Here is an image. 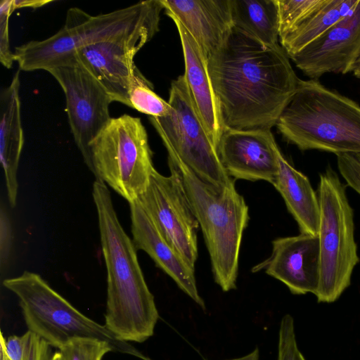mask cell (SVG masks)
<instances>
[{
    "label": "cell",
    "instance_id": "6da1fadb",
    "mask_svg": "<svg viewBox=\"0 0 360 360\" xmlns=\"http://www.w3.org/2000/svg\"><path fill=\"white\" fill-rule=\"evenodd\" d=\"M281 46H269L233 27L208 58V71L225 129L276 125L300 79Z\"/></svg>",
    "mask_w": 360,
    "mask_h": 360
},
{
    "label": "cell",
    "instance_id": "7a4b0ae2",
    "mask_svg": "<svg viewBox=\"0 0 360 360\" xmlns=\"http://www.w3.org/2000/svg\"><path fill=\"white\" fill-rule=\"evenodd\" d=\"M107 269L105 326L118 339L143 342L153 335L159 314L139 265L134 243L122 228L106 184L92 189Z\"/></svg>",
    "mask_w": 360,
    "mask_h": 360
},
{
    "label": "cell",
    "instance_id": "3957f363",
    "mask_svg": "<svg viewBox=\"0 0 360 360\" xmlns=\"http://www.w3.org/2000/svg\"><path fill=\"white\" fill-rule=\"evenodd\" d=\"M276 126L302 151L360 153V105L318 79H300Z\"/></svg>",
    "mask_w": 360,
    "mask_h": 360
},
{
    "label": "cell",
    "instance_id": "277c9868",
    "mask_svg": "<svg viewBox=\"0 0 360 360\" xmlns=\"http://www.w3.org/2000/svg\"><path fill=\"white\" fill-rule=\"evenodd\" d=\"M168 153V163L178 171L198 221L211 261L214 281L224 292L236 288L243 232L249 221V209L234 183L222 188L204 180Z\"/></svg>",
    "mask_w": 360,
    "mask_h": 360
},
{
    "label": "cell",
    "instance_id": "5b68a950",
    "mask_svg": "<svg viewBox=\"0 0 360 360\" xmlns=\"http://www.w3.org/2000/svg\"><path fill=\"white\" fill-rule=\"evenodd\" d=\"M160 0H148L108 13L91 15L77 7L67 11L64 25L43 40H32L15 48L19 70L26 72L70 63L79 49L115 39L146 29L159 30Z\"/></svg>",
    "mask_w": 360,
    "mask_h": 360
},
{
    "label": "cell",
    "instance_id": "8992f818",
    "mask_svg": "<svg viewBox=\"0 0 360 360\" xmlns=\"http://www.w3.org/2000/svg\"><path fill=\"white\" fill-rule=\"evenodd\" d=\"M319 283L315 295L319 302L338 300L351 283L359 262L354 237V214L346 189L328 166L319 176Z\"/></svg>",
    "mask_w": 360,
    "mask_h": 360
},
{
    "label": "cell",
    "instance_id": "52a82bcc",
    "mask_svg": "<svg viewBox=\"0 0 360 360\" xmlns=\"http://www.w3.org/2000/svg\"><path fill=\"white\" fill-rule=\"evenodd\" d=\"M3 284L18 297L29 330L50 345L59 349L74 338H89L109 343L113 352L152 360L128 342L118 339L105 326L82 314L39 274L24 271L5 279Z\"/></svg>",
    "mask_w": 360,
    "mask_h": 360
},
{
    "label": "cell",
    "instance_id": "ba28073f",
    "mask_svg": "<svg viewBox=\"0 0 360 360\" xmlns=\"http://www.w3.org/2000/svg\"><path fill=\"white\" fill-rule=\"evenodd\" d=\"M86 165L129 203L146 189L155 169L148 134L139 117H112L90 143Z\"/></svg>",
    "mask_w": 360,
    "mask_h": 360
},
{
    "label": "cell",
    "instance_id": "9c48e42d",
    "mask_svg": "<svg viewBox=\"0 0 360 360\" xmlns=\"http://www.w3.org/2000/svg\"><path fill=\"white\" fill-rule=\"evenodd\" d=\"M168 103V115L148 118L167 152L219 188L233 184L197 113L184 75L172 82Z\"/></svg>",
    "mask_w": 360,
    "mask_h": 360
},
{
    "label": "cell",
    "instance_id": "30bf717a",
    "mask_svg": "<svg viewBox=\"0 0 360 360\" xmlns=\"http://www.w3.org/2000/svg\"><path fill=\"white\" fill-rule=\"evenodd\" d=\"M168 165L169 176L153 170L146 189L136 200L164 239L195 269L200 225L178 171Z\"/></svg>",
    "mask_w": 360,
    "mask_h": 360
},
{
    "label": "cell",
    "instance_id": "8fae6325",
    "mask_svg": "<svg viewBox=\"0 0 360 360\" xmlns=\"http://www.w3.org/2000/svg\"><path fill=\"white\" fill-rule=\"evenodd\" d=\"M47 72L64 93L70 131L86 164L90 143L112 119L109 106L113 101L98 80L75 60Z\"/></svg>",
    "mask_w": 360,
    "mask_h": 360
},
{
    "label": "cell",
    "instance_id": "7c38bea8",
    "mask_svg": "<svg viewBox=\"0 0 360 360\" xmlns=\"http://www.w3.org/2000/svg\"><path fill=\"white\" fill-rule=\"evenodd\" d=\"M146 29L126 37L82 47L74 56L103 86L113 102L128 107L129 91L136 65L134 58L158 32Z\"/></svg>",
    "mask_w": 360,
    "mask_h": 360
},
{
    "label": "cell",
    "instance_id": "4fadbf2b",
    "mask_svg": "<svg viewBox=\"0 0 360 360\" xmlns=\"http://www.w3.org/2000/svg\"><path fill=\"white\" fill-rule=\"evenodd\" d=\"M360 58V0L342 20L290 58L310 79L352 72Z\"/></svg>",
    "mask_w": 360,
    "mask_h": 360
},
{
    "label": "cell",
    "instance_id": "5bb4252c",
    "mask_svg": "<svg viewBox=\"0 0 360 360\" xmlns=\"http://www.w3.org/2000/svg\"><path fill=\"white\" fill-rule=\"evenodd\" d=\"M278 150L269 129H225L219 146L221 162L229 176L270 184L278 173Z\"/></svg>",
    "mask_w": 360,
    "mask_h": 360
},
{
    "label": "cell",
    "instance_id": "9a60e30c",
    "mask_svg": "<svg viewBox=\"0 0 360 360\" xmlns=\"http://www.w3.org/2000/svg\"><path fill=\"white\" fill-rule=\"evenodd\" d=\"M262 270L284 283L294 295L315 294L319 283L318 236L300 233L276 238L270 256L252 271Z\"/></svg>",
    "mask_w": 360,
    "mask_h": 360
},
{
    "label": "cell",
    "instance_id": "2e32d148",
    "mask_svg": "<svg viewBox=\"0 0 360 360\" xmlns=\"http://www.w3.org/2000/svg\"><path fill=\"white\" fill-rule=\"evenodd\" d=\"M174 22L181 43L185 73L184 74L193 105L214 146H219L225 130L218 98L208 71V59L185 27L175 17L167 15Z\"/></svg>",
    "mask_w": 360,
    "mask_h": 360
},
{
    "label": "cell",
    "instance_id": "e0dca14e",
    "mask_svg": "<svg viewBox=\"0 0 360 360\" xmlns=\"http://www.w3.org/2000/svg\"><path fill=\"white\" fill-rule=\"evenodd\" d=\"M165 14L175 17L208 58L233 27L230 0H160Z\"/></svg>",
    "mask_w": 360,
    "mask_h": 360
},
{
    "label": "cell",
    "instance_id": "ac0fdd59",
    "mask_svg": "<svg viewBox=\"0 0 360 360\" xmlns=\"http://www.w3.org/2000/svg\"><path fill=\"white\" fill-rule=\"evenodd\" d=\"M129 207L132 240L136 248L146 252L181 290L205 310L197 288L195 269L164 239L136 200L130 202Z\"/></svg>",
    "mask_w": 360,
    "mask_h": 360
},
{
    "label": "cell",
    "instance_id": "d6986e66",
    "mask_svg": "<svg viewBox=\"0 0 360 360\" xmlns=\"http://www.w3.org/2000/svg\"><path fill=\"white\" fill-rule=\"evenodd\" d=\"M20 70L0 94V159L10 205L16 204L17 172L24 144L20 98Z\"/></svg>",
    "mask_w": 360,
    "mask_h": 360
},
{
    "label": "cell",
    "instance_id": "ffe728a7",
    "mask_svg": "<svg viewBox=\"0 0 360 360\" xmlns=\"http://www.w3.org/2000/svg\"><path fill=\"white\" fill-rule=\"evenodd\" d=\"M278 173L271 184L282 196L300 233L317 235L319 224L317 193L308 177L296 169L280 149L278 152Z\"/></svg>",
    "mask_w": 360,
    "mask_h": 360
},
{
    "label": "cell",
    "instance_id": "44dd1931",
    "mask_svg": "<svg viewBox=\"0 0 360 360\" xmlns=\"http://www.w3.org/2000/svg\"><path fill=\"white\" fill-rule=\"evenodd\" d=\"M233 27L269 46L279 41L276 0H230Z\"/></svg>",
    "mask_w": 360,
    "mask_h": 360
},
{
    "label": "cell",
    "instance_id": "7402d4cb",
    "mask_svg": "<svg viewBox=\"0 0 360 360\" xmlns=\"http://www.w3.org/2000/svg\"><path fill=\"white\" fill-rule=\"evenodd\" d=\"M358 2L359 0H326L323 6L279 40L282 48L289 58L294 56L345 18Z\"/></svg>",
    "mask_w": 360,
    "mask_h": 360
},
{
    "label": "cell",
    "instance_id": "603a6c76",
    "mask_svg": "<svg viewBox=\"0 0 360 360\" xmlns=\"http://www.w3.org/2000/svg\"><path fill=\"white\" fill-rule=\"evenodd\" d=\"M129 108L150 117H163L168 115L171 106L153 89L152 84L136 67L133 81L129 91Z\"/></svg>",
    "mask_w": 360,
    "mask_h": 360
},
{
    "label": "cell",
    "instance_id": "cb8c5ba5",
    "mask_svg": "<svg viewBox=\"0 0 360 360\" xmlns=\"http://www.w3.org/2000/svg\"><path fill=\"white\" fill-rule=\"evenodd\" d=\"M0 345L11 360H51L53 355L51 345L30 330L21 336L13 335L6 340L1 333Z\"/></svg>",
    "mask_w": 360,
    "mask_h": 360
},
{
    "label": "cell",
    "instance_id": "d4e9b609",
    "mask_svg": "<svg viewBox=\"0 0 360 360\" xmlns=\"http://www.w3.org/2000/svg\"><path fill=\"white\" fill-rule=\"evenodd\" d=\"M279 40L319 9L326 0H276Z\"/></svg>",
    "mask_w": 360,
    "mask_h": 360
},
{
    "label": "cell",
    "instance_id": "484cf974",
    "mask_svg": "<svg viewBox=\"0 0 360 360\" xmlns=\"http://www.w3.org/2000/svg\"><path fill=\"white\" fill-rule=\"evenodd\" d=\"M64 360H102L103 356L113 352L105 342L89 338H74L59 349Z\"/></svg>",
    "mask_w": 360,
    "mask_h": 360
},
{
    "label": "cell",
    "instance_id": "4316f807",
    "mask_svg": "<svg viewBox=\"0 0 360 360\" xmlns=\"http://www.w3.org/2000/svg\"><path fill=\"white\" fill-rule=\"evenodd\" d=\"M278 360H305L296 340L293 318L283 316L278 331Z\"/></svg>",
    "mask_w": 360,
    "mask_h": 360
},
{
    "label": "cell",
    "instance_id": "83f0119b",
    "mask_svg": "<svg viewBox=\"0 0 360 360\" xmlns=\"http://www.w3.org/2000/svg\"><path fill=\"white\" fill-rule=\"evenodd\" d=\"M12 0L0 2V62L4 67L10 69L15 60L14 52L11 51L9 40V18L12 13Z\"/></svg>",
    "mask_w": 360,
    "mask_h": 360
},
{
    "label": "cell",
    "instance_id": "f1b7e54d",
    "mask_svg": "<svg viewBox=\"0 0 360 360\" xmlns=\"http://www.w3.org/2000/svg\"><path fill=\"white\" fill-rule=\"evenodd\" d=\"M340 175L347 184L360 195V153L336 155Z\"/></svg>",
    "mask_w": 360,
    "mask_h": 360
},
{
    "label": "cell",
    "instance_id": "f546056e",
    "mask_svg": "<svg viewBox=\"0 0 360 360\" xmlns=\"http://www.w3.org/2000/svg\"><path fill=\"white\" fill-rule=\"evenodd\" d=\"M13 241L11 224L6 212L1 207L0 214V262L3 269L6 265Z\"/></svg>",
    "mask_w": 360,
    "mask_h": 360
},
{
    "label": "cell",
    "instance_id": "4dcf8cb0",
    "mask_svg": "<svg viewBox=\"0 0 360 360\" xmlns=\"http://www.w3.org/2000/svg\"><path fill=\"white\" fill-rule=\"evenodd\" d=\"M51 2L49 0H12V8L13 11L21 8H37Z\"/></svg>",
    "mask_w": 360,
    "mask_h": 360
},
{
    "label": "cell",
    "instance_id": "1f68e13d",
    "mask_svg": "<svg viewBox=\"0 0 360 360\" xmlns=\"http://www.w3.org/2000/svg\"><path fill=\"white\" fill-rule=\"evenodd\" d=\"M229 360H259V349L256 348L251 353L245 356Z\"/></svg>",
    "mask_w": 360,
    "mask_h": 360
},
{
    "label": "cell",
    "instance_id": "d6a6232c",
    "mask_svg": "<svg viewBox=\"0 0 360 360\" xmlns=\"http://www.w3.org/2000/svg\"><path fill=\"white\" fill-rule=\"evenodd\" d=\"M352 73L354 76L360 79V58L355 63L353 68Z\"/></svg>",
    "mask_w": 360,
    "mask_h": 360
},
{
    "label": "cell",
    "instance_id": "836d02e7",
    "mask_svg": "<svg viewBox=\"0 0 360 360\" xmlns=\"http://www.w3.org/2000/svg\"><path fill=\"white\" fill-rule=\"evenodd\" d=\"M0 348V360H11L3 346L1 345Z\"/></svg>",
    "mask_w": 360,
    "mask_h": 360
},
{
    "label": "cell",
    "instance_id": "e575fe53",
    "mask_svg": "<svg viewBox=\"0 0 360 360\" xmlns=\"http://www.w3.org/2000/svg\"><path fill=\"white\" fill-rule=\"evenodd\" d=\"M51 360H64V359L60 352L58 351L53 354Z\"/></svg>",
    "mask_w": 360,
    "mask_h": 360
}]
</instances>
